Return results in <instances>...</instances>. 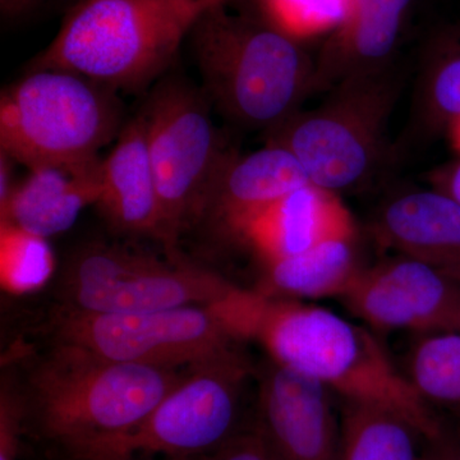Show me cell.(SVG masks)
Instances as JSON below:
<instances>
[{"label":"cell","instance_id":"obj_26","mask_svg":"<svg viewBox=\"0 0 460 460\" xmlns=\"http://www.w3.org/2000/svg\"><path fill=\"white\" fill-rule=\"evenodd\" d=\"M206 460H275L270 447L255 420L251 425L233 436L214 453L206 456Z\"/></svg>","mask_w":460,"mask_h":460},{"label":"cell","instance_id":"obj_36","mask_svg":"<svg viewBox=\"0 0 460 460\" xmlns=\"http://www.w3.org/2000/svg\"><path fill=\"white\" fill-rule=\"evenodd\" d=\"M459 330H460V328H459Z\"/></svg>","mask_w":460,"mask_h":460},{"label":"cell","instance_id":"obj_13","mask_svg":"<svg viewBox=\"0 0 460 460\" xmlns=\"http://www.w3.org/2000/svg\"><path fill=\"white\" fill-rule=\"evenodd\" d=\"M311 181L287 148L266 144L253 153L233 151L208 190L193 230L217 244H241L251 222L269 206Z\"/></svg>","mask_w":460,"mask_h":460},{"label":"cell","instance_id":"obj_32","mask_svg":"<svg viewBox=\"0 0 460 460\" xmlns=\"http://www.w3.org/2000/svg\"><path fill=\"white\" fill-rule=\"evenodd\" d=\"M115 460H137V459L123 458V459H115ZM164 460H206V456H168V458H164Z\"/></svg>","mask_w":460,"mask_h":460},{"label":"cell","instance_id":"obj_15","mask_svg":"<svg viewBox=\"0 0 460 460\" xmlns=\"http://www.w3.org/2000/svg\"><path fill=\"white\" fill-rule=\"evenodd\" d=\"M416 0H349L347 16L314 57V93L394 65Z\"/></svg>","mask_w":460,"mask_h":460},{"label":"cell","instance_id":"obj_34","mask_svg":"<svg viewBox=\"0 0 460 460\" xmlns=\"http://www.w3.org/2000/svg\"><path fill=\"white\" fill-rule=\"evenodd\" d=\"M429 460H435L434 456H429Z\"/></svg>","mask_w":460,"mask_h":460},{"label":"cell","instance_id":"obj_4","mask_svg":"<svg viewBox=\"0 0 460 460\" xmlns=\"http://www.w3.org/2000/svg\"><path fill=\"white\" fill-rule=\"evenodd\" d=\"M224 0H77L29 65L141 93L172 71L206 9Z\"/></svg>","mask_w":460,"mask_h":460},{"label":"cell","instance_id":"obj_33","mask_svg":"<svg viewBox=\"0 0 460 460\" xmlns=\"http://www.w3.org/2000/svg\"><path fill=\"white\" fill-rule=\"evenodd\" d=\"M58 460H74V459H71V458H66V456H62V458H60V459H58Z\"/></svg>","mask_w":460,"mask_h":460},{"label":"cell","instance_id":"obj_18","mask_svg":"<svg viewBox=\"0 0 460 460\" xmlns=\"http://www.w3.org/2000/svg\"><path fill=\"white\" fill-rule=\"evenodd\" d=\"M102 164V159L80 168L32 169L0 208V223L45 239L66 232L86 206L98 202Z\"/></svg>","mask_w":460,"mask_h":460},{"label":"cell","instance_id":"obj_19","mask_svg":"<svg viewBox=\"0 0 460 460\" xmlns=\"http://www.w3.org/2000/svg\"><path fill=\"white\" fill-rule=\"evenodd\" d=\"M410 118L396 157L434 140L460 117V22L436 29L423 42L411 90Z\"/></svg>","mask_w":460,"mask_h":460},{"label":"cell","instance_id":"obj_12","mask_svg":"<svg viewBox=\"0 0 460 460\" xmlns=\"http://www.w3.org/2000/svg\"><path fill=\"white\" fill-rule=\"evenodd\" d=\"M255 422L275 460H341V422L332 392L265 359L256 366Z\"/></svg>","mask_w":460,"mask_h":460},{"label":"cell","instance_id":"obj_31","mask_svg":"<svg viewBox=\"0 0 460 460\" xmlns=\"http://www.w3.org/2000/svg\"><path fill=\"white\" fill-rule=\"evenodd\" d=\"M447 136H449L452 146L460 156V117L456 118L447 129Z\"/></svg>","mask_w":460,"mask_h":460},{"label":"cell","instance_id":"obj_28","mask_svg":"<svg viewBox=\"0 0 460 460\" xmlns=\"http://www.w3.org/2000/svg\"><path fill=\"white\" fill-rule=\"evenodd\" d=\"M39 2L40 0H0V12L4 20H18L33 11Z\"/></svg>","mask_w":460,"mask_h":460},{"label":"cell","instance_id":"obj_6","mask_svg":"<svg viewBox=\"0 0 460 460\" xmlns=\"http://www.w3.org/2000/svg\"><path fill=\"white\" fill-rule=\"evenodd\" d=\"M119 93L83 75L35 69L0 96V153L29 171L102 160L126 124Z\"/></svg>","mask_w":460,"mask_h":460},{"label":"cell","instance_id":"obj_14","mask_svg":"<svg viewBox=\"0 0 460 460\" xmlns=\"http://www.w3.org/2000/svg\"><path fill=\"white\" fill-rule=\"evenodd\" d=\"M381 246L411 257L460 284V205L435 189H404L387 196L372 215Z\"/></svg>","mask_w":460,"mask_h":460},{"label":"cell","instance_id":"obj_22","mask_svg":"<svg viewBox=\"0 0 460 460\" xmlns=\"http://www.w3.org/2000/svg\"><path fill=\"white\" fill-rule=\"evenodd\" d=\"M401 370L426 404L460 419V330L416 335Z\"/></svg>","mask_w":460,"mask_h":460},{"label":"cell","instance_id":"obj_21","mask_svg":"<svg viewBox=\"0 0 460 460\" xmlns=\"http://www.w3.org/2000/svg\"><path fill=\"white\" fill-rule=\"evenodd\" d=\"M341 460H429L419 452L423 438L401 414L344 401L341 420ZM425 440V438H423Z\"/></svg>","mask_w":460,"mask_h":460},{"label":"cell","instance_id":"obj_25","mask_svg":"<svg viewBox=\"0 0 460 460\" xmlns=\"http://www.w3.org/2000/svg\"><path fill=\"white\" fill-rule=\"evenodd\" d=\"M27 432L25 404L12 371L3 368L0 380V460H18Z\"/></svg>","mask_w":460,"mask_h":460},{"label":"cell","instance_id":"obj_8","mask_svg":"<svg viewBox=\"0 0 460 460\" xmlns=\"http://www.w3.org/2000/svg\"><path fill=\"white\" fill-rule=\"evenodd\" d=\"M238 287L183 256L157 259L107 242L75 247L54 283L56 307L89 314H141L219 305Z\"/></svg>","mask_w":460,"mask_h":460},{"label":"cell","instance_id":"obj_10","mask_svg":"<svg viewBox=\"0 0 460 460\" xmlns=\"http://www.w3.org/2000/svg\"><path fill=\"white\" fill-rule=\"evenodd\" d=\"M47 341L109 361L184 370L243 343L223 305H186L141 314H89L54 307Z\"/></svg>","mask_w":460,"mask_h":460},{"label":"cell","instance_id":"obj_9","mask_svg":"<svg viewBox=\"0 0 460 460\" xmlns=\"http://www.w3.org/2000/svg\"><path fill=\"white\" fill-rule=\"evenodd\" d=\"M255 376L256 366L242 350V343L234 345L187 368L181 383L137 428L66 458L208 456L246 428L241 425L242 401L248 380Z\"/></svg>","mask_w":460,"mask_h":460},{"label":"cell","instance_id":"obj_3","mask_svg":"<svg viewBox=\"0 0 460 460\" xmlns=\"http://www.w3.org/2000/svg\"><path fill=\"white\" fill-rule=\"evenodd\" d=\"M201 89L229 123L270 131L314 95V57L305 42L217 3L189 36Z\"/></svg>","mask_w":460,"mask_h":460},{"label":"cell","instance_id":"obj_24","mask_svg":"<svg viewBox=\"0 0 460 460\" xmlns=\"http://www.w3.org/2000/svg\"><path fill=\"white\" fill-rule=\"evenodd\" d=\"M2 283L14 293L44 286L54 271V259L47 239L9 223L0 226Z\"/></svg>","mask_w":460,"mask_h":460},{"label":"cell","instance_id":"obj_20","mask_svg":"<svg viewBox=\"0 0 460 460\" xmlns=\"http://www.w3.org/2000/svg\"><path fill=\"white\" fill-rule=\"evenodd\" d=\"M261 266L257 293L266 298L298 302L341 298L363 268L357 233L328 239L298 255Z\"/></svg>","mask_w":460,"mask_h":460},{"label":"cell","instance_id":"obj_23","mask_svg":"<svg viewBox=\"0 0 460 460\" xmlns=\"http://www.w3.org/2000/svg\"><path fill=\"white\" fill-rule=\"evenodd\" d=\"M349 0H247L244 13L296 40L330 35L347 16Z\"/></svg>","mask_w":460,"mask_h":460},{"label":"cell","instance_id":"obj_11","mask_svg":"<svg viewBox=\"0 0 460 460\" xmlns=\"http://www.w3.org/2000/svg\"><path fill=\"white\" fill-rule=\"evenodd\" d=\"M341 299L377 332L420 335L460 328V284L408 256L363 266Z\"/></svg>","mask_w":460,"mask_h":460},{"label":"cell","instance_id":"obj_29","mask_svg":"<svg viewBox=\"0 0 460 460\" xmlns=\"http://www.w3.org/2000/svg\"><path fill=\"white\" fill-rule=\"evenodd\" d=\"M11 163L13 162L7 155L0 153V208H4L7 204L12 190L14 189V184L12 183L11 180Z\"/></svg>","mask_w":460,"mask_h":460},{"label":"cell","instance_id":"obj_30","mask_svg":"<svg viewBox=\"0 0 460 460\" xmlns=\"http://www.w3.org/2000/svg\"><path fill=\"white\" fill-rule=\"evenodd\" d=\"M436 447H438V449L434 456L435 460H460V444L447 445L441 441Z\"/></svg>","mask_w":460,"mask_h":460},{"label":"cell","instance_id":"obj_27","mask_svg":"<svg viewBox=\"0 0 460 460\" xmlns=\"http://www.w3.org/2000/svg\"><path fill=\"white\" fill-rule=\"evenodd\" d=\"M432 189L449 196L460 205V156L456 162L440 166L431 174Z\"/></svg>","mask_w":460,"mask_h":460},{"label":"cell","instance_id":"obj_1","mask_svg":"<svg viewBox=\"0 0 460 460\" xmlns=\"http://www.w3.org/2000/svg\"><path fill=\"white\" fill-rule=\"evenodd\" d=\"M226 310L239 338L259 341L272 361L313 378L343 401L401 414L429 443L444 440L434 411L371 330L319 305L266 298L241 288Z\"/></svg>","mask_w":460,"mask_h":460},{"label":"cell","instance_id":"obj_7","mask_svg":"<svg viewBox=\"0 0 460 460\" xmlns=\"http://www.w3.org/2000/svg\"><path fill=\"white\" fill-rule=\"evenodd\" d=\"M201 86L169 72L148 91L140 111L160 201L166 257H181V239L195 228L217 172L233 153L215 126Z\"/></svg>","mask_w":460,"mask_h":460},{"label":"cell","instance_id":"obj_35","mask_svg":"<svg viewBox=\"0 0 460 460\" xmlns=\"http://www.w3.org/2000/svg\"><path fill=\"white\" fill-rule=\"evenodd\" d=\"M224 2H229V0H224Z\"/></svg>","mask_w":460,"mask_h":460},{"label":"cell","instance_id":"obj_17","mask_svg":"<svg viewBox=\"0 0 460 460\" xmlns=\"http://www.w3.org/2000/svg\"><path fill=\"white\" fill-rule=\"evenodd\" d=\"M95 206L114 232L159 241V195L140 111L127 120L111 154L102 159V190Z\"/></svg>","mask_w":460,"mask_h":460},{"label":"cell","instance_id":"obj_2","mask_svg":"<svg viewBox=\"0 0 460 460\" xmlns=\"http://www.w3.org/2000/svg\"><path fill=\"white\" fill-rule=\"evenodd\" d=\"M7 367L22 395L27 431L65 456L137 428L187 372L109 361L49 341L21 350Z\"/></svg>","mask_w":460,"mask_h":460},{"label":"cell","instance_id":"obj_16","mask_svg":"<svg viewBox=\"0 0 460 460\" xmlns=\"http://www.w3.org/2000/svg\"><path fill=\"white\" fill-rule=\"evenodd\" d=\"M353 233L357 228L352 214L339 195L310 183L257 215L239 246L248 248L265 265Z\"/></svg>","mask_w":460,"mask_h":460},{"label":"cell","instance_id":"obj_5","mask_svg":"<svg viewBox=\"0 0 460 460\" xmlns=\"http://www.w3.org/2000/svg\"><path fill=\"white\" fill-rule=\"evenodd\" d=\"M410 72L398 60L345 78L316 108L299 109L266 132V144L290 151L320 189L337 195L363 190L398 160L389 126Z\"/></svg>","mask_w":460,"mask_h":460}]
</instances>
